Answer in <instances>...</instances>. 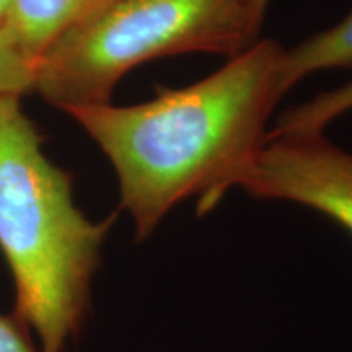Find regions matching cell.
Returning a JSON list of instances; mask_svg holds the SVG:
<instances>
[{
	"mask_svg": "<svg viewBox=\"0 0 352 352\" xmlns=\"http://www.w3.org/2000/svg\"><path fill=\"white\" fill-rule=\"evenodd\" d=\"M283 54L279 41L259 38L192 85L158 88L155 98L129 107L64 109L111 162L135 240L151 239L186 199H196L202 215L232 191L235 176L263 147L284 96Z\"/></svg>",
	"mask_w": 352,
	"mask_h": 352,
	"instance_id": "6da1fadb",
	"label": "cell"
},
{
	"mask_svg": "<svg viewBox=\"0 0 352 352\" xmlns=\"http://www.w3.org/2000/svg\"><path fill=\"white\" fill-rule=\"evenodd\" d=\"M114 215L88 219L72 176L52 164L21 96H0V252L15 283L13 315L41 352H65L91 308V284Z\"/></svg>",
	"mask_w": 352,
	"mask_h": 352,
	"instance_id": "7a4b0ae2",
	"label": "cell"
},
{
	"mask_svg": "<svg viewBox=\"0 0 352 352\" xmlns=\"http://www.w3.org/2000/svg\"><path fill=\"white\" fill-rule=\"evenodd\" d=\"M264 16L258 0H113L44 52L33 91L60 111L111 103L126 74L148 60L240 54Z\"/></svg>",
	"mask_w": 352,
	"mask_h": 352,
	"instance_id": "3957f363",
	"label": "cell"
},
{
	"mask_svg": "<svg viewBox=\"0 0 352 352\" xmlns=\"http://www.w3.org/2000/svg\"><path fill=\"white\" fill-rule=\"evenodd\" d=\"M250 197L287 201L327 215L352 236V152L324 132L267 135L232 189Z\"/></svg>",
	"mask_w": 352,
	"mask_h": 352,
	"instance_id": "277c9868",
	"label": "cell"
},
{
	"mask_svg": "<svg viewBox=\"0 0 352 352\" xmlns=\"http://www.w3.org/2000/svg\"><path fill=\"white\" fill-rule=\"evenodd\" d=\"M113 0H8L0 33L34 67L63 34Z\"/></svg>",
	"mask_w": 352,
	"mask_h": 352,
	"instance_id": "5b68a950",
	"label": "cell"
},
{
	"mask_svg": "<svg viewBox=\"0 0 352 352\" xmlns=\"http://www.w3.org/2000/svg\"><path fill=\"white\" fill-rule=\"evenodd\" d=\"M352 70V8L340 23L303 39L292 50H284L279 67L283 95L298 82L321 70Z\"/></svg>",
	"mask_w": 352,
	"mask_h": 352,
	"instance_id": "8992f818",
	"label": "cell"
},
{
	"mask_svg": "<svg viewBox=\"0 0 352 352\" xmlns=\"http://www.w3.org/2000/svg\"><path fill=\"white\" fill-rule=\"evenodd\" d=\"M352 111V80L280 113L267 135L324 132L329 122Z\"/></svg>",
	"mask_w": 352,
	"mask_h": 352,
	"instance_id": "52a82bcc",
	"label": "cell"
},
{
	"mask_svg": "<svg viewBox=\"0 0 352 352\" xmlns=\"http://www.w3.org/2000/svg\"><path fill=\"white\" fill-rule=\"evenodd\" d=\"M34 90V65L0 33V96H23Z\"/></svg>",
	"mask_w": 352,
	"mask_h": 352,
	"instance_id": "ba28073f",
	"label": "cell"
},
{
	"mask_svg": "<svg viewBox=\"0 0 352 352\" xmlns=\"http://www.w3.org/2000/svg\"><path fill=\"white\" fill-rule=\"evenodd\" d=\"M0 352H41L33 342L30 328L15 315H0Z\"/></svg>",
	"mask_w": 352,
	"mask_h": 352,
	"instance_id": "9c48e42d",
	"label": "cell"
},
{
	"mask_svg": "<svg viewBox=\"0 0 352 352\" xmlns=\"http://www.w3.org/2000/svg\"><path fill=\"white\" fill-rule=\"evenodd\" d=\"M7 6H8V0H0V21L3 19V13L7 10Z\"/></svg>",
	"mask_w": 352,
	"mask_h": 352,
	"instance_id": "30bf717a",
	"label": "cell"
},
{
	"mask_svg": "<svg viewBox=\"0 0 352 352\" xmlns=\"http://www.w3.org/2000/svg\"><path fill=\"white\" fill-rule=\"evenodd\" d=\"M270 2H271V0H258L259 8H261V10H263L264 13L267 12V7H270Z\"/></svg>",
	"mask_w": 352,
	"mask_h": 352,
	"instance_id": "8fae6325",
	"label": "cell"
}]
</instances>
